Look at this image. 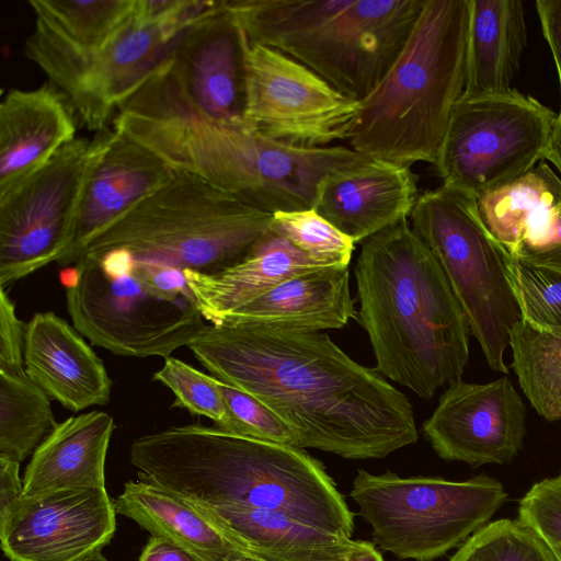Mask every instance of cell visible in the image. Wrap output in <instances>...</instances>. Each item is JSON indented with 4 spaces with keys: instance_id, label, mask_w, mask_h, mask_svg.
Here are the masks:
<instances>
[{
    "instance_id": "cell-1",
    "label": "cell",
    "mask_w": 561,
    "mask_h": 561,
    "mask_svg": "<svg viewBox=\"0 0 561 561\" xmlns=\"http://www.w3.org/2000/svg\"><path fill=\"white\" fill-rule=\"evenodd\" d=\"M188 348L211 376L287 423L296 447L379 459L417 442L405 394L324 333L210 323Z\"/></svg>"
},
{
    "instance_id": "cell-2",
    "label": "cell",
    "mask_w": 561,
    "mask_h": 561,
    "mask_svg": "<svg viewBox=\"0 0 561 561\" xmlns=\"http://www.w3.org/2000/svg\"><path fill=\"white\" fill-rule=\"evenodd\" d=\"M129 459L138 474L197 504L266 510L344 537L354 533L344 496L304 448L195 423L135 438Z\"/></svg>"
},
{
    "instance_id": "cell-3",
    "label": "cell",
    "mask_w": 561,
    "mask_h": 561,
    "mask_svg": "<svg viewBox=\"0 0 561 561\" xmlns=\"http://www.w3.org/2000/svg\"><path fill=\"white\" fill-rule=\"evenodd\" d=\"M355 265L359 309L385 378L431 399L461 379L469 325L449 282L408 220L363 241Z\"/></svg>"
},
{
    "instance_id": "cell-4",
    "label": "cell",
    "mask_w": 561,
    "mask_h": 561,
    "mask_svg": "<svg viewBox=\"0 0 561 561\" xmlns=\"http://www.w3.org/2000/svg\"><path fill=\"white\" fill-rule=\"evenodd\" d=\"M128 135L174 171L194 174L270 214L313 208L320 181L364 156L345 146H290L176 104L133 116Z\"/></svg>"
},
{
    "instance_id": "cell-5",
    "label": "cell",
    "mask_w": 561,
    "mask_h": 561,
    "mask_svg": "<svg viewBox=\"0 0 561 561\" xmlns=\"http://www.w3.org/2000/svg\"><path fill=\"white\" fill-rule=\"evenodd\" d=\"M470 0H425L387 75L363 101L350 148L411 167L435 164L467 76Z\"/></svg>"
},
{
    "instance_id": "cell-6",
    "label": "cell",
    "mask_w": 561,
    "mask_h": 561,
    "mask_svg": "<svg viewBox=\"0 0 561 561\" xmlns=\"http://www.w3.org/2000/svg\"><path fill=\"white\" fill-rule=\"evenodd\" d=\"M425 0H226L249 45L275 48L358 102L404 48Z\"/></svg>"
},
{
    "instance_id": "cell-7",
    "label": "cell",
    "mask_w": 561,
    "mask_h": 561,
    "mask_svg": "<svg viewBox=\"0 0 561 561\" xmlns=\"http://www.w3.org/2000/svg\"><path fill=\"white\" fill-rule=\"evenodd\" d=\"M71 272L65 288L75 329L116 355L167 358L206 325L178 267L116 249L82 255Z\"/></svg>"
},
{
    "instance_id": "cell-8",
    "label": "cell",
    "mask_w": 561,
    "mask_h": 561,
    "mask_svg": "<svg viewBox=\"0 0 561 561\" xmlns=\"http://www.w3.org/2000/svg\"><path fill=\"white\" fill-rule=\"evenodd\" d=\"M272 217L194 174L175 171L169 183L98 234L82 255L124 249L138 259L215 274L252 254L271 233Z\"/></svg>"
},
{
    "instance_id": "cell-9",
    "label": "cell",
    "mask_w": 561,
    "mask_h": 561,
    "mask_svg": "<svg viewBox=\"0 0 561 561\" xmlns=\"http://www.w3.org/2000/svg\"><path fill=\"white\" fill-rule=\"evenodd\" d=\"M409 221L442 266L489 366L507 374L504 353L523 317L512 254L485 227L478 199L443 183L419 196Z\"/></svg>"
},
{
    "instance_id": "cell-10",
    "label": "cell",
    "mask_w": 561,
    "mask_h": 561,
    "mask_svg": "<svg viewBox=\"0 0 561 561\" xmlns=\"http://www.w3.org/2000/svg\"><path fill=\"white\" fill-rule=\"evenodd\" d=\"M350 496L371 526L374 543L400 560L414 561H434L460 547L507 500L503 484L485 474L451 481L363 469Z\"/></svg>"
},
{
    "instance_id": "cell-11",
    "label": "cell",
    "mask_w": 561,
    "mask_h": 561,
    "mask_svg": "<svg viewBox=\"0 0 561 561\" xmlns=\"http://www.w3.org/2000/svg\"><path fill=\"white\" fill-rule=\"evenodd\" d=\"M185 31L174 21L145 23L134 12L104 47L85 49L36 20L24 54L66 95L77 118L96 133L168 61Z\"/></svg>"
},
{
    "instance_id": "cell-12",
    "label": "cell",
    "mask_w": 561,
    "mask_h": 561,
    "mask_svg": "<svg viewBox=\"0 0 561 561\" xmlns=\"http://www.w3.org/2000/svg\"><path fill=\"white\" fill-rule=\"evenodd\" d=\"M556 113L514 89L461 96L435 162L443 183L477 199L543 160Z\"/></svg>"
},
{
    "instance_id": "cell-13",
    "label": "cell",
    "mask_w": 561,
    "mask_h": 561,
    "mask_svg": "<svg viewBox=\"0 0 561 561\" xmlns=\"http://www.w3.org/2000/svg\"><path fill=\"white\" fill-rule=\"evenodd\" d=\"M110 128L75 138L39 171L0 198V285L5 288L64 254L89 174Z\"/></svg>"
},
{
    "instance_id": "cell-14",
    "label": "cell",
    "mask_w": 561,
    "mask_h": 561,
    "mask_svg": "<svg viewBox=\"0 0 561 561\" xmlns=\"http://www.w3.org/2000/svg\"><path fill=\"white\" fill-rule=\"evenodd\" d=\"M244 125L273 140L304 148L347 141L360 113L353 100L307 66L272 47L247 54Z\"/></svg>"
},
{
    "instance_id": "cell-15",
    "label": "cell",
    "mask_w": 561,
    "mask_h": 561,
    "mask_svg": "<svg viewBox=\"0 0 561 561\" xmlns=\"http://www.w3.org/2000/svg\"><path fill=\"white\" fill-rule=\"evenodd\" d=\"M249 42L226 0L186 30L146 83L208 121L244 124Z\"/></svg>"
},
{
    "instance_id": "cell-16",
    "label": "cell",
    "mask_w": 561,
    "mask_h": 561,
    "mask_svg": "<svg viewBox=\"0 0 561 561\" xmlns=\"http://www.w3.org/2000/svg\"><path fill=\"white\" fill-rule=\"evenodd\" d=\"M116 531L106 488H75L22 496L0 512V542L11 561H80Z\"/></svg>"
},
{
    "instance_id": "cell-17",
    "label": "cell",
    "mask_w": 561,
    "mask_h": 561,
    "mask_svg": "<svg viewBox=\"0 0 561 561\" xmlns=\"http://www.w3.org/2000/svg\"><path fill=\"white\" fill-rule=\"evenodd\" d=\"M526 413L522 397L507 377L486 383L460 379L440 396L422 431L444 460L472 467L504 465L523 447Z\"/></svg>"
},
{
    "instance_id": "cell-18",
    "label": "cell",
    "mask_w": 561,
    "mask_h": 561,
    "mask_svg": "<svg viewBox=\"0 0 561 561\" xmlns=\"http://www.w3.org/2000/svg\"><path fill=\"white\" fill-rule=\"evenodd\" d=\"M419 196L411 167L364 154L320 181L313 209L356 244L408 220Z\"/></svg>"
},
{
    "instance_id": "cell-19",
    "label": "cell",
    "mask_w": 561,
    "mask_h": 561,
    "mask_svg": "<svg viewBox=\"0 0 561 561\" xmlns=\"http://www.w3.org/2000/svg\"><path fill=\"white\" fill-rule=\"evenodd\" d=\"M174 173L154 152L110 129L87 180L71 242L57 263L75 265L98 234L169 183Z\"/></svg>"
},
{
    "instance_id": "cell-20",
    "label": "cell",
    "mask_w": 561,
    "mask_h": 561,
    "mask_svg": "<svg viewBox=\"0 0 561 561\" xmlns=\"http://www.w3.org/2000/svg\"><path fill=\"white\" fill-rule=\"evenodd\" d=\"M76 130L77 115L53 83L9 90L0 103V198L39 171Z\"/></svg>"
},
{
    "instance_id": "cell-21",
    "label": "cell",
    "mask_w": 561,
    "mask_h": 561,
    "mask_svg": "<svg viewBox=\"0 0 561 561\" xmlns=\"http://www.w3.org/2000/svg\"><path fill=\"white\" fill-rule=\"evenodd\" d=\"M26 376L65 409L79 412L110 402L113 381L82 335L51 311L26 324Z\"/></svg>"
},
{
    "instance_id": "cell-22",
    "label": "cell",
    "mask_w": 561,
    "mask_h": 561,
    "mask_svg": "<svg viewBox=\"0 0 561 561\" xmlns=\"http://www.w3.org/2000/svg\"><path fill=\"white\" fill-rule=\"evenodd\" d=\"M356 313L348 266H323L279 283L226 314L218 324L320 332L343 328Z\"/></svg>"
},
{
    "instance_id": "cell-23",
    "label": "cell",
    "mask_w": 561,
    "mask_h": 561,
    "mask_svg": "<svg viewBox=\"0 0 561 561\" xmlns=\"http://www.w3.org/2000/svg\"><path fill=\"white\" fill-rule=\"evenodd\" d=\"M114 417L102 411L70 416L37 446L25 469L23 495L105 488V460Z\"/></svg>"
},
{
    "instance_id": "cell-24",
    "label": "cell",
    "mask_w": 561,
    "mask_h": 561,
    "mask_svg": "<svg viewBox=\"0 0 561 561\" xmlns=\"http://www.w3.org/2000/svg\"><path fill=\"white\" fill-rule=\"evenodd\" d=\"M114 507L116 514L133 519L152 536L168 538L207 561H227L237 553L251 552L197 504L141 474L124 484Z\"/></svg>"
},
{
    "instance_id": "cell-25",
    "label": "cell",
    "mask_w": 561,
    "mask_h": 561,
    "mask_svg": "<svg viewBox=\"0 0 561 561\" xmlns=\"http://www.w3.org/2000/svg\"><path fill=\"white\" fill-rule=\"evenodd\" d=\"M197 505L252 553L268 561H348L362 543L277 512L241 505Z\"/></svg>"
},
{
    "instance_id": "cell-26",
    "label": "cell",
    "mask_w": 561,
    "mask_h": 561,
    "mask_svg": "<svg viewBox=\"0 0 561 561\" xmlns=\"http://www.w3.org/2000/svg\"><path fill=\"white\" fill-rule=\"evenodd\" d=\"M319 267L323 266L271 231L252 254L225 271L183 272L204 320L218 324L226 314L279 283Z\"/></svg>"
},
{
    "instance_id": "cell-27",
    "label": "cell",
    "mask_w": 561,
    "mask_h": 561,
    "mask_svg": "<svg viewBox=\"0 0 561 561\" xmlns=\"http://www.w3.org/2000/svg\"><path fill=\"white\" fill-rule=\"evenodd\" d=\"M526 44L527 26L520 0H470L462 96L478 98L511 91Z\"/></svg>"
},
{
    "instance_id": "cell-28",
    "label": "cell",
    "mask_w": 561,
    "mask_h": 561,
    "mask_svg": "<svg viewBox=\"0 0 561 561\" xmlns=\"http://www.w3.org/2000/svg\"><path fill=\"white\" fill-rule=\"evenodd\" d=\"M480 216L491 234L514 255L552 233L561 211V179L546 162L478 198Z\"/></svg>"
},
{
    "instance_id": "cell-29",
    "label": "cell",
    "mask_w": 561,
    "mask_h": 561,
    "mask_svg": "<svg viewBox=\"0 0 561 561\" xmlns=\"http://www.w3.org/2000/svg\"><path fill=\"white\" fill-rule=\"evenodd\" d=\"M510 346L512 367L533 408L548 421H561V333L522 320L511 331Z\"/></svg>"
},
{
    "instance_id": "cell-30",
    "label": "cell",
    "mask_w": 561,
    "mask_h": 561,
    "mask_svg": "<svg viewBox=\"0 0 561 561\" xmlns=\"http://www.w3.org/2000/svg\"><path fill=\"white\" fill-rule=\"evenodd\" d=\"M48 398L26 374L0 371V455L21 462L55 430Z\"/></svg>"
},
{
    "instance_id": "cell-31",
    "label": "cell",
    "mask_w": 561,
    "mask_h": 561,
    "mask_svg": "<svg viewBox=\"0 0 561 561\" xmlns=\"http://www.w3.org/2000/svg\"><path fill=\"white\" fill-rule=\"evenodd\" d=\"M36 20L70 44L100 49L134 15L136 0H30Z\"/></svg>"
},
{
    "instance_id": "cell-32",
    "label": "cell",
    "mask_w": 561,
    "mask_h": 561,
    "mask_svg": "<svg viewBox=\"0 0 561 561\" xmlns=\"http://www.w3.org/2000/svg\"><path fill=\"white\" fill-rule=\"evenodd\" d=\"M449 561H559L553 549L520 519L501 518L472 534Z\"/></svg>"
},
{
    "instance_id": "cell-33",
    "label": "cell",
    "mask_w": 561,
    "mask_h": 561,
    "mask_svg": "<svg viewBox=\"0 0 561 561\" xmlns=\"http://www.w3.org/2000/svg\"><path fill=\"white\" fill-rule=\"evenodd\" d=\"M271 231L322 266H348L355 243L313 208L273 214Z\"/></svg>"
},
{
    "instance_id": "cell-34",
    "label": "cell",
    "mask_w": 561,
    "mask_h": 561,
    "mask_svg": "<svg viewBox=\"0 0 561 561\" xmlns=\"http://www.w3.org/2000/svg\"><path fill=\"white\" fill-rule=\"evenodd\" d=\"M510 270L523 320L540 331L561 333V273L513 255Z\"/></svg>"
},
{
    "instance_id": "cell-35",
    "label": "cell",
    "mask_w": 561,
    "mask_h": 561,
    "mask_svg": "<svg viewBox=\"0 0 561 561\" xmlns=\"http://www.w3.org/2000/svg\"><path fill=\"white\" fill-rule=\"evenodd\" d=\"M152 379L168 387L175 399L172 407L185 409L219 425L226 419V407L219 380L175 357L164 358Z\"/></svg>"
},
{
    "instance_id": "cell-36",
    "label": "cell",
    "mask_w": 561,
    "mask_h": 561,
    "mask_svg": "<svg viewBox=\"0 0 561 561\" xmlns=\"http://www.w3.org/2000/svg\"><path fill=\"white\" fill-rule=\"evenodd\" d=\"M226 419L219 430L232 434L296 446L295 432L274 411L255 397L219 380Z\"/></svg>"
},
{
    "instance_id": "cell-37",
    "label": "cell",
    "mask_w": 561,
    "mask_h": 561,
    "mask_svg": "<svg viewBox=\"0 0 561 561\" xmlns=\"http://www.w3.org/2000/svg\"><path fill=\"white\" fill-rule=\"evenodd\" d=\"M517 518L551 548L561 547V471L531 485L519 501Z\"/></svg>"
},
{
    "instance_id": "cell-38",
    "label": "cell",
    "mask_w": 561,
    "mask_h": 561,
    "mask_svg": "<svg viewBox=\"0 0 561 561\" xmlns=\"http://www.w3.org/2000/svg\"><path fill=\"white\" fill-rule=\"evenodd\" d=\"M26 324L15 313V305L0 289V371L24 375Z\"/></svg>"
},
{
    "instance_id": "cell-39",
    "label": "cell",
    "mask_w": 561,
    "mask_h": 561,
    "mask_svg": "<svg viewBox=\"0 0 561 561\" xmlns=\"http://www.w3.org/2000/svg\"><path fill=\"white\" fill-rule=\"evenodd\" d=\"M513 256L533 265L561 273V211L548 240L538 245L523 247Z\"/></svg>"
},
{
    "instance_id": "cell-40",
    "label": "cell",
    "mask_w": 561,
    "mask_h": 561,
    "mask_svg": "<svg viewBox=\"0 0 561 561\" xmlns=\"http://www.w3.org/2000/svg\"><path fill=\"white\" fill-rule=\"evenodd\" d=\"M536 8L561 87V0H537Z\"/></svg>"
},
{
    "instance_id": "cell-41",
    "label": "cell",
    "mask_w": 561,
    "mask_h": 561,
    "mask_svg": "<svg viewBox=\"0 0 561 561\" xmlns=\"http://www.w3.org/2000/svg\"><path fill=\"white\" fill-rule=\"evenodd\" d=\"M138 561H207L192 550L164 537L152 536Z\"/></svg>"
},
{
    "instance_id": "cell-42",
    "label": "cell",
    "mask_w": 561,
    "mask_h": 561,
    "mask_svg": "<svg viewBox=\"0 0 561 561\" xmlns=\"http://www.w3.org/2000/svg\"><path fill=\"white\" fill-rule=\"evenodd\" d=\"M20 462L0 455V512L23 495V479L20 478Z\"/></svg>"
},
{
    "instance_id": "cell-43",
    "label": "cell",
    "mask_w": 561,
    "mask_h": 561,
    "mask_svg": "<svg viewBox=\"0 0 561 561\" xmlns=\"http://www.w3.org/2000/svg\"><path fill=\"white\" fill-rule=\"evenodd\" d=\"M543 159L549 160L561 173V104L552 125Z\"/></svg>"
},
{
    "instance_id": "cell-44",
    "label": "cell",
    "mask_w": 561,
    "mask_h": 561,
    "mask_svg": "<svg viewBox=\"0 0 561 561\" xmlns=\"http://www.w3.org/2000/svg\"><path fill=\"white\" fill-rule=\"evenodd\" d=\"M348 561H385L376 545L362 540L359 548Z\"/></svg>"
},
{
    "instance_id": "cell-45",
    "label": "cell",
    "mask_w": 561,
    "mask_h": 561,
    "mask_svg": "<svg viewBox=\"0 0 561 561\" xmlns=\"http://www.w3.org/2000/svg\"><path fill=\"white\" fill-rule=\"evenodd\" d=\"M227 561H268L251 552H240L232 556Z\"/></svg>"
},
{
    "instance_id": "cell-46",
    "label": "cell",
    "mask_w": 561,
    "mask_h": 561,
    "mask_svg": "<svg viewBox=\"0 0 561 561\" xmlns=\"http://www.w3.org/2000/svg\"><path fill=\"white\" fill-rule=\"evenodd\" d=\"M80 561H108L101 551L93 552L85 558L81 559Z\"/></svg>"
},
{
    "instance_id": "cell-47",
    "label": "cell",
    "mask_w": 561,
    "mask_h": 561,
    "mask_svg": "<svg viewBox=\"0 0 561 561\" xmlns=\"http://www.w3.org/2000/svg\"><path fill=\"white\" fill-rule=\"evenodd\" d=\"M554 553L557 554L559 561H561V547L552 548Z\"/></svg>"
}]
</instances>
